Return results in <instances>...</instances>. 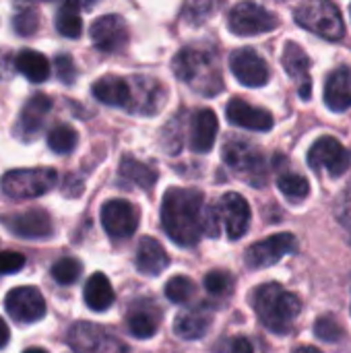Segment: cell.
Wrapping results in <instances>:
<instances>
[{
  "label": "cell",
  "mask_w": 351,
  "mask_h": 353,
  "mask_svg": "<svg viewBox=\"0 0 351 353\" xmlns=\"http://www.w3.org/2000/svg\"><path fill=\"white\" fill-rule=\"evenodd\" d=\"M205 196L194 188H170L161 203L166 234L180 246H194L205 234Z\"/></svg>",
  "instance_id": "obj_1"
},
{
  "label": "cell",
  "mask_w": 351,
  "mask_h": 353,
  "mask_svg": "<svg viewBox=\"0 0 351 353\" xmlns=\"http://www.w3.org/2000/svg\"><path fill=\"white\" fill-rule=\"evenodd\" d=\"M250 304L259 314L261 323L277 335H288L294 329L302 310L298 296L283 290L279 283L259 285L250 296Z\"/></svg>",
  "instance_id": "obj_2"
},
{
  "label": "cell",
  "mask_w": 351,
  "mask_h": 353,
  "mask_svg": "<svg viewBox=\"0 0 351 353\" xmlns=\"http://www.w3.org/2000/svg\"><path fill=\"white\" fill-rule=\"evenodd\" d=\"M174 72L190 89L201 95H217L223 89V79L219 70V60L213 50L205 48H184L174 58Z\"/></svg>",
  "instance_id": "obj_3"
},
{
  "label": "cell",
  "mask_w": 351,
  "mask_h": 353,
  "mask_svg": "<svg viewBox=\"0 0 351 353\" xmlns=\"http://www.w3.org/2000/svg\"><path fill=\"white\" fill-rule=\"evenodd\" d=\"M58 184V174L52 168L10 170L0 180V190L12 201H27L48 194Z\"/></svg>",
  "instance_id": "obj_4"
},
{
  "label": "cell",
  "mask_w": 351,
  "mask_h": 353,
  "mask_svg": "<svg viewBox=\"0 0 351 353\" xmlns=\"http://www.w3.org/2000/svg\"><path fill=\"white\" fill-rule=\"evenodd\" d=\"M296 23L325 39L337 41L345 33V25L341 19L339 8L333 2L317 0V2H302L294 10Z\"/></svg>",
  "instance_id": "obj_5"
},
{
  "label": "cell",
  "mask_w": 351,
  "mask_h": 353,
  "mask_svg": "<svg viewBox=\"0 0 351 353\" xmlns=\"http://www.w3.org/2000/svg\"><path fill=\"white\" fill-rule=\"evenodd\" d=\"M223 159L225 163L250 184L261 186L267 178V165L263 153L244 139H230L223 145Z\"/></svg>",
  "instance_id": "obj_6"
},
{
  "label": "cell",
  "mask_w": 351,
  "mask_h": 353,
  "mask_svg": "<svg viewBox=\"0 0 351 353\" xmlns=\"http://www.w3.org/2000/svg\"><path fill=\"white\" fill-rule=\"evenodd\" d=\"M66 341L74 353H128V347L118 337L93 323H74Z\"/></svg>",
  "instance_id": "obj_7"
},
{
  "label": "cell",
  "mask_w": 351,
  "mask_h": 353,
  "mask_svg": "<svg viewBox=\"0 0 351 353\" xmlns=\"http://www.w3.org/2000/svg\"><path fill=\"white\" fill-rule=\"evenodd\" d=\"M228 25L238 35H259L273 31L279 25L275 12L254 4V2H240L232 8L228 17Z\"/></svg>",
  "instance_id": "obj_8"
},
{
  "label": "cell",
  "mask_w": 351,
  "mask_h": 353,
  "mask_svg": "<svg viewBox=\"0 0 351 353\" xmlns=\"http://www.w3.org/2000/svg\"><path fill=\"white\" fill-rule=\"evenodd\" d=\"M4 308L10 319L19 325H33L46 316V300L37 288L21 285L6 294Z\"/></svg>",
  "instance_id": "obj_9"
},
{
  "label": "cell",
  "mask_w": 351,
  "mask_h": 353,
  "mask_svg": "<svg viewBox=\"0 0 351 353\" xmlns=\"http://www.w3.org/2000/svg\"><path fill=\"white\" fill-rule=\"evenodd\" d=\"M308 163L314 172L343 176L351 168V153L333 137H321L308 151Z\"/></svg>",
  "instance_id": "obj_10"
},
{
  "label": "cell",
  "mask_w": 351,
  "mask_h": 353,
  "mask_svg": "<svg viewBox=\"0 0 351 353\" xmlns=\"http://www.w3.org/2000/svg\"><path fill=\"white\" fill-rule=\"evenodd\" d=\"M296 248H298L296 236H292V234H277V236H271V238H267L263 242L252 244L246 250L244 261H246V265L250 269H265V267L275 265L283 256L296 252Z\"/></svg>",
  "instance_id": "obj_11"
},
{
  "label": "cell",
  "mask_w": 351,
  "mask_h": 353,
  "mask_svg": "<svg viewBox=\"0 0 351 353\" xmlns=\"http://www.w3.org/2000/svg\"><path fill=\"white\" fill-rule=\"evenodd\" d=\"M101 225L116 240L130 238L139 225V211L124 199H112L101 207Z\"/></svg>",
  "instance_id": "obj_12"
},
{
  "label": "cell",
  "mask_w": 351,
  "mask_h": 353,
  "mask_svg": "<svg viewBox=\"0 0 351 353\" xmlns=\"http://www.w3.org/2000/svg\"><path fill=\"white\" fill-rule=\"evenodd\" d=\"M91 41L97 50L114 54L128 43V25L120 14H103L91 25Z\"/></svg>",
  "instance_id": "obj_13"
},
{
  "label": "cell",
  "mask_w": 351,
  "mask_h": 353,
  "mask_svg": "<svg viewBox=\"0 0 351 353\" xmlns=\"http://www.w3.org/2000/svg\"><path fill=\"white\" fill-rule=\"evenodd\" d=\"M230 68H232L234 77L246 87H263L271 74L267 62L252 48L236 50L230 56Z\"/></svg>",
  "instance_id": "obj_14"
},
{
  "label": "cell",
  "mask_w": 351,
  "mask_h": 353,
  "mask_svg": "<svg viewBox=\"0 0 351 353\" xmlns=\"http://www.w3.org/2000/svg\"><path fill=\"white\" fill-rule=\"evenodd\" d=\"M215 213H217V219L223 221L230 240H238L246 234L250 225V207L246 199H242L236 192H228L215 205Z\"/></svg>",
  "instance_id": "obj_15"
},
{
  "label": "cell",
  "mask_w": 351,
  "mask_h": 353,
  "mask_svg": "<svg viewBox=\"0 0 351 353\" xmlns=\"http://www.w3.org/2000/svg\"><path fill=\"white\" fill-rule=\"evenodd\" d=\"M2 223L23 240H43L50 238L54 232L52 217L43 209H27L25 213L10 215V219H2Z\"/></svg>",
  "instance_id": "obj_16"
},
{
  "label": "cell",
  "mask_w": 351,
  "mask_h": 353,
  "mask_svg": "<svg viewBox=\"0 0 351 353\" xmlns=\"http://www.w3.org/2000/svg\"><path fill=\"white\" fill-rule=\"evenodd\" d=\"M50 110H52V99L43 93H33L21 110L19 122L14 126V134L21 141H33L41 130Z\"/></svg>",
  "instance_id": "obj_17"
},
{
  "label": "cell",
  "mask_w": 351,
  "mask_h": 353,
  "mask_svg": "<svg viewBox=\"0 0 351 353\" xmlns=\"http://www.w3.org/2000/svg\"><path fill=\"white\" fill-rule=\"evenodd\" d=\"M161 323V310L151 300H137L128 308L126 325L132 337L137 339H149L157 333V327Z\"/></svg>",
  "instance_id": "obj_18"
},
{
  "label": "cell",
  "mask_w": 351,
  "mask_h": 353,
  "mask_svg": "<svg viewBox=\"0 0 351 353\" xmlns=\"http://www.w3.org/2000/svg\"><path fill=\"white\" fill-rule=\"evenodd\" d=\"M281 62L288 70V74L298 83V93L302 99H310L312 95V79H310V58L308 54L294 41L285 43Z\"/></svg>",
  "instance_id": "obj_19"
},
{
  "label": "cell",
  "mask_w": 351,
  "mask_h": 353,
  "mask_svg": "<svg viewBox=\"0 0 351 353\" xmlns=\"http://www.w3.org/2000/svg\"><path fill=\"white\" fill-rule=\"evenodd\" d=\"M130 89H132V103L128 108V112H137V114H155L166 99V91L163 87L155 81V79H147V77H134L130 81Z\"/></svg>",
  "instance_id": "obj_20"
},
{
  "label": "cell",
  "mask_w": 351,
  "mask_h": 353,
  "mask_svg": "<svg viewBox=\"0 0 351 353\" xmlns=\"http://www.w3.org/2000/svg\"><path fill=\"white\" fill-rule=\"evenodd\" d=\"M228 120L236 126L248 128V130H269L273 126V116L267 110L254 108L246 103L242 97H234L228 103Z\"/></svg>",
  "instance_id": "obj_21"
},
{
  "label": "cell",
  "mask_w": 351,
  "mask_h": 353,
  "mask_svg": "<svg viewBox=\"0 0 351 353\" xmlns=\"http://www.w3.org/2000/svg\"><path fill=\"white\" fill-rule=\"evenodd\" d=\"M93 95L95 99H99L106 105H114V108H124L128 110L132 103V89H130V81L108 74L95 81L93 85Z\"/></svg>",
  "instance_id": "obj_22"
},
{
  "label": "cell",
  "mask_w": 351,
  "mask_h": 353,
  "mask_svg": "<svg viewBox=\"0 0 351 353\" xmlns=\"http://www.w3.org/2000/svg\"><path fill=\"white\" fill-rule=\"evenodd\" d=\"M217 116L213 110L203 108L192 116L190 126V147L194 153H209L217 137Z\"/></svg>",
  "instance_id": "obj_23"
},
{
  "label": "cell",
  "mask_w": 351,
  "mask_h": 353,
  "mask_svg": "<svg viewBox=\"0 0 351 353\" xmlns=\"http://www.w3.org/2000/svg\"><path fill=\"white\" fill-rule=\"evenodd\" d=\"M325 101L333 112H345L351 108V68H335L325 85Z\"/></svg>",
  "instance_id": "obj_24"
},
{
  "label": "cell",
  "mask_w": 351,
  "mask_h": 353,
  "mask_svg": "<svg viewBox=\"0 0 351 353\" xmlns=\"http://www.w3.org/2000/svg\"><path fill=\"white\" fill-rule=\"evenodd\" d=\"M168 265H170V256L155 238H143L139 242V248H137L139 273L155 277V275H161Z\"/></svg>",
  "instance_id": "obj_25"
},
{
  "label": "cell",
  "mask_w": 351,
  "mask_h": 353,
  "mask_svg": "<svg viewBox=\"0 0 351 353\" xmlns=\"http://www.w3.org/2000/svg\"><path fill=\"white\" fill-rule=\"evenodd\" d=\"M83 296H85V304L95 312H103L114 304V288L103 273H93L87 279Z\"/></svg>",
  "instance_id": "obj_26"
},
{
  "label": "cell",
  "mask_w": 351,
  "mask_h": 353,
  "mask_svg": "<svg viewBox=\"0 0 351 353\" xmlns=\"http://www.w3.org/2000/svg\"><path fill=\"white\" fill-rule=\"evenodd\" d=\"M14 68L31 83H43L50 77V60L35 50H21L14 56Z\"/></svg>",
  "instance_id": "obj_27"
},
{
  "label": "cell",
  "mask_w": 351,
  "mask_h": 353,
  "mask_svg": "<svg viewBox=\"0 0 351 353\" xmlns=\"http://www.w3.org/2000/svg\"><path fill=\"white\" fill-rule=\"evenodd\" d=\"M209 327H211V314H207L203 310H192V312L178 314V319L174 321L176 335L180 339H186V341L205 337Z\"/></svg>",
  "instance_id": "obj_28"
},
{
  "label": "cell",
  "mask_w": 351,
  "mask_h": 353,
  "mask_svg": "<svg viewBox=\"0 0 351 353\" xmlns=\"http://www.w3.org/2000/svg\"><path fill=\"white\" fill-rule=\"evenodd\" d=\"M120 176L126 180V182H132L137 184L139 188H153V184L157 182V172L153 168H149L147 163L134 159V157H124L122 163H120Z\"/></svg>",
  "instance_id": "obj_29"
},
{
  "label": "cell",
  "mask_w": 351,
  "mask_h": 353,
  "mask_svg": "<svg viewBox=\"0 0 351 353\" xmlns=\"http://www.w3.org/2000/svg\"><path fill=\"white\" fill-rule=\"evenodd\" d=\"M56 29L62 37L77 39L83 31V19L79 12V6L74 2H66L60 6L56 14Z\"/></svg>",
  "instance_id": "obj_30"
},
{
  "label": "cell",
  "mask_w": 351,
  "mask_h": 353,
  "mask_svg": "<svg viewBox=\"0 0 351 353\" xmlns=\"http://www.w3.org/2000/svg\"><path fill=\"white\" fill-rule=\"evenodd\" d=\"M79 143V134L74 132L72 126L68 124H56L50 132H48V147L58 153V155H66L70 153Z\"/></svg>",
  "instance_id": "obj_31"
},
{
  "label": "cell",
  "mask_w": 351,
  "mask_h": 353,
  "mask_svg": "<svg viewBox=\"0 0 351 353\" xmlns=\"http://www.w3.org/2000/svg\"><path fill=\"white\" fill-rule=\"evenodd\" d=\"M81 273H83V265L72 256H62L52 265V277L60 285H72L81 277Z\"/></svg>",
  "instance_id": "obj_32"
},
{
  "label": "cell",
  "mask_w": 351,
  "mask_h": 353,
  "mask_svg": "<svg viewBox=\"0 0 351 353\" xmlns=\"http://www.w3.org/2000/svg\"><path fill=\"white\" fill-rule=\"evenodd\" d=\"M279 190L292 199V201H300V199H306L308 192H310V184L304 176H298V174H283L277 182Z\"/></svg>",
  "instance_id": "obj_33"
},
{
  "label": "cell",
  "mask_w": 351,
  "mask_h": 353,
  "mask_svg": "<svg viewBox=\"0 0 351 353\" xmlns=\"http://www.w3.org/2000/svg\"><path fill=\"white\" fill-rule=\"evenodd\" d=\"M166 296L174 304H186L194 296V283L188 277H172L166 285Z\"/></svg>",
  "instance_id": "obj_34"
},
{
  "label": "cell",
  "mask_w": 351,
  "mask_h": 353,
  "mask_svg": "<svg viewBox=\"0 0 351 353\" xmlns=\"http://www.w3.org/2000/svg\"><path fill=\"white\" fill-rule=\"evenodd\" d=\"M37 25H39V19H37V12L33 6H19L14 19H12V29L17 31V35L21 37H27V35H33L37 31Z\"/></svg>",
  "instance_id": "obj_35"
},
{
  "label": "cell",
  "mask_w": 351,
  "mask_h": 353,
  "mask_svg": "<svg viewBox=\"0 0 351 353\" xmlns=\"http://www.w3.org/2000/svg\"><path fill=\"white\" fill-rule=\"evenodd\" d=\"M205 288L213 296H228L232 292V288H234V279L225 271H211L205 277Z\"/></svg>",
  "instance_id": "obj_36"
},
{
  "label": "cell",
  "mask_w": 351,
  "mask_h": 353,
  "mask_svg": "<svg viewBox=\"0 0 351 353\" xmlns=\"http://www.w3.org/2000/svg\"><path fill=\"white\" fill-rule=\"evenodd\" d=\"M314 335L327 343H333V341H339L343 337V329L331 316H323L314 323Z\"/></svg>",
  "instance_id": "obj_37"
},
{
  "label": "cell",
  "mask_w": 351,
  "mask_h": 353,
  "mask_svg": "<svg viewBox=\"0 0 351 353\" xmlns=\"http://www.w3.org/2000/svg\"><path fill=\"white\" fill-rule=\"evenodd\" d=\"M335 213H337V219L343 225V230H345V234H348L351 242V184L341 192V196L337 201V207H335Z\"/></svg>",
  "instance_id": "obj_38"
},
{
  "label": "cell",
  "mask_w": 351,
  "mask_h": 353,
  "mask_svg": "<svg viewBox=\"0 0 351 353\" xmlns=\"http://www.w3.org/2000/svg\"><path fill=\"white\" fill-rule=\"evenodd\" d=\"M54 64H56V74L58 79L64 83V85H72L74 79H77V68H74V62L68 54H58L54 58Z\"/></svg>",
  "instance_id": "obj_39"
},
{
  "label": "cell",
  "mask_w": 351,
  "mask_h": 353,
  "mask_svg": "<svg viewBox=\"0 0 351 353\" xmlns=\"http://www.w3.org/2000/svg\"><path fill=\"white\" fill-rule=\"evenodd\" d=\"M25 267V256L21 252H0V275L19 273Z\"/></svg>",
  "instance_id": "obj_40"
},
{
  "label": "cell",
  "mask_w": 351,
  "mask_h": 353,
  "mask_svg": "<svg viewBox=\"0 0 351 353\" xmlns=\"http://www.w3.org/2000/svg\"><path fill=\"white\" fill-rule=\"evenodd\" d=\"M219 353H252V345L248 339L244 337H230V339H223L217 347Z\"/></svg>",
  "instance_id": "obj_41"
},
{
  "label": "cell",
  "mask_w": 351,
  "mask_h": 353,
  "mask_svg": "<svg viewBox=\"0 0 351 353\" xmlns=\"http://www.w3.org/2000/svg\"><path fill=\"white\" fill-rule=\"evenodd\" d=\"M8 339H10V331H8V327H6V323L0 319V350L8 343Z\"/></svg>",
  "instance_id": "obj_42"
},
{
  "label": "cell",
  "mask_w": 351,
  "mask_h": 353,
  "mask_svg": "<svg viewBox=\"0 0 351 353\" xmlns=\"http://www.w3.org/2000/svg\"><path fill=\"white\" fill-rule=\"evenodd\" d=\"M294 353H323L321 350H317V347H312V345H302V347H298Z\"/></svg>",
  "instance_id": "obj_43"
},
{
  "label": "cell",
  "mask_w": 351,
  "mask_h": 353,
  "mask_svg": "<svg viewBox=\"0 0 351 353\" xmlns=\"http://www.w3.org/2000/svg\"><path fill=\"white\" fill-rule=\"evenodd\" d=\"M23 353H48V352H43V350H39V347H31V350H27V352H23Z\"/></svg>",
  "instance_id": "obj_44"
}]
</instances>
